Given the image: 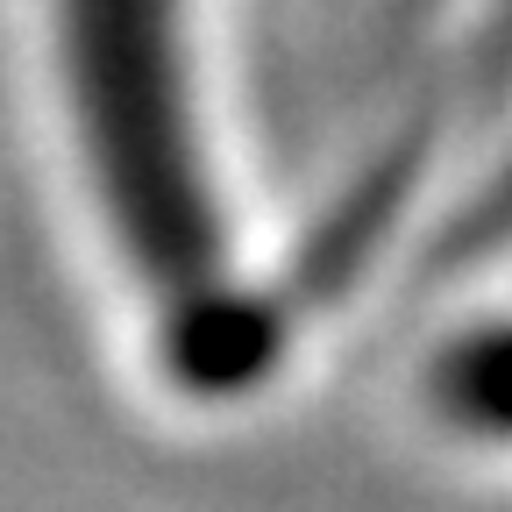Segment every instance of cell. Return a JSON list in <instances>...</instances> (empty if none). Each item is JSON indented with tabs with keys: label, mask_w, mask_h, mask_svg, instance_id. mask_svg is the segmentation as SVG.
<instances>
[{
	"label": "cell",
	"mask_w": 512,
	"mask_h": 512,
	"mask_svg": "<svg viewBox=\"0 0 512 512\" xmlns=\"http://www.w3.org/2000/svg\"><path fill=\"white\" fill-rule=\"evenodd\" d=\"M36 64L64 200L157 399H264L306 335V292L256 228L207 0H36Z\"/></svg>",
	"instance_id": "obj_1"
},
{
	"label": "cell",
	"mask_w": 512,
	"mask_h": 512,
	"mask_svg": "<svg viewBox=\"0 0 512 512\" xmlns=\"http://www.w3.org/2000/svg\"><path fill=\"white\" fill-rule=\"evenodd\" d=\"M413 406L441 448L512 463V306H470L448 320L413 370Z\"/></svg>",
	"instance_id": "obj_2"
}]
</instances>
